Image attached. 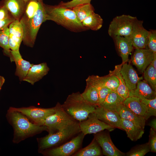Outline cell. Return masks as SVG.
<instances>
[{"label": "cell", "mask_w": 156, "mask_h": 156, "mask_svg": "<svg viewBox=\"0 0 156 156\" xmlns=\"http://www.w3.org/2000/svg\"><path fill=\"white\" fill-rule=\"evenodd\" d=\"M123 104L133 112L145 119L146 114V106L139 98L129 96L124 100Z\"/></svg>", "instance_id": "cb8c5ba5"}, {"label": "cell", "mask_w": 156, "mask_h": 156, "mask_svg": "<svg viewBox=\"0 0 156 156\" xmlns=\"http://www.w3.org/2000/svg\"><path fill=\"white\" fill-rule=\"evenodd\" d=\"M45 19L51 20L74 32L85 30L83 26L77 19L73 10L59 5H52L44 4Z\"/></svg>", "instance_id": "7a4b0ae2"}, {"label": "cell", "mask_w": 156, "mask_h": 156, "mask_svg": "<svg viewBox=\"0 0 156 156\" xmlns=\"http://www.w3.org/2000/svg\"><path fill=\"white\" fill-rule=\"evenodd\" d=\"M83 25L87 29L97 31L102 27L103 19L99 15L92 12L81 22Z\"/></svg>", "instance_id": "f1b7e54d"}, {"label": "cell", "mask_w": 156, "mask_h": 156, "mask_svg": "<svg viewBox=\"0 0 156 156\" xmlns=\"http://www.w3.org/2000/svg\"><path fill=\"white\" fill-rule=\"evenodd\" d=\"M94 112L100 120L114 128L121 129V118L118 112L108 110L100 106L96 107Z\"/></svg>", "instance_id": "9a60e30c"}, {"label": "cell", "mask_w": 156, "mask_h": 156, "mask_svg": "<svg viewBox=\"0 0 156 156\" xmlns=\"http://www.w3.org/2000/svg\"><path fill=\"white\" fill-rule=\"evenodd\" d=\"M9 44L11 50H19L23 36L22 26L19 21L16 20L9 26Z\"/></svg>", "instance_id": "5bb4252c"}, {"label": "cell", "mask_w": 156, "mask_h": 156, "mask_svg": "<svg viewBox=\"0 0 156 156\" xmlns=\"http://www.w3.org/2000/svg\"><path fill=\"white\" fill-rule=\"evenodd\" d=\"M26 3L24 0H2L0 5L4 6L15 20L20 21L24 12Z\"/></svg>", "instance_id": "ffe728a7"}, {"label": "cell", "mask_w": 156, "mask_h": 156, "mask_svg": "<svg viewBox=\"0 0 156 156\" xmlns=\"http://www.w3.org/2000/svg\"><path fill=\"white\" fill-rule=\"evenodd\" d=\"M129 96L152 99L156 97V92L145 80L142 79L138 82L135 90L129 92Z\"/></svg>", "instance_id": "44dd1931"}, {"label": "cell", "mask_w": 156, "mask_h": 156, "mask_svg": "<svg viewBox=\"0 0 156 156\" xmlns=\"http://www.w3.org/2000/svg\"><path fill=\"white\" fill-rule=\"evenodd\" d=\"M55 107V113L47 117L44 122L43 125L49 129V133L57 132L78 122L64 110L59 103Z\"/></svg>", "instance_id": "8992f818"}, {"label": "cell", "mask_w": 156, "mask_h": 156, "mask_svg": "<svg viewBox=\"0 0 156 156\" xmlns=\"http://www.w3.org/2000/svg\"><path fill=\"white\" fill-rule=\"evenodd\" d=\"M143 73L145 80L156 92V68L150 64L145 70Z\"/></svg>", "instance_id": "836d02e7"}, {"label": "cell", "mask_w": 156, "mask_h": 156, "mask_svg": "<svg viewBox=\"0 0 156 156\" xmlns=\"http://www.w3.org/2000/svg\"><path fill=\"white\" fill-rule=\"evenodd\" d=\"M147 47L153 53H156V31L150 29L148 36Z\"/></svg>", "instance_id": "74e56055"}, {"label": "cell", "mask_w": 156, "mask_h": 156, "mask_svg": "<svg viewBox=\"0 0 156 156\" xmlns=\"http://www.w3.org/2000/svg\"><path fill=\"white\" fill-rule=\"evenodd\" d=\"M15 19L4 6L0 5V31L8 27Z\"/></svg>", "instance_id": "d6a6232c"}, {"label": "cell", "mask_w": 156, "mask_h": 156, "mask_svg": "<svg viewBox=\"0 0 156 156\" xmlns=\"http://www.w3.org/2000/svg\"><path fill=\"white\" fill-rule=\"evenodd\" d=\"M148 125L150 126L155 131H156V119L154 118L149 123Z\"/></svg>", "instance_id": "60d3db41"}, {"label": "cell", "mask_w": 156, "mask_h": 156, "mask_svg": "<svg viewBox=\"0 0 156 156\" xmlns=\"http://www.w3.org/2000/svg\"><path fill=\"white\" fill-rule=\"evenodd\" d=\"M155 53L148 49H136L131 57L132 63L140 72L143 73L151 64Z\"/></svg>", "instance_id": "4fadbf2b"}, {"label": "cell", "mask_w": 156, "mask_h": 156, "mask_svg": "<svg viewBox=\"0 0 156 156\" xmlns=\"http://www.w3.org/2000/svg\"><path fill=\"white\" fill-rule=\"evenodd\" d=\"M25 2H26V3H27L28 2L30 1H31V0H24Z\"/></svg>", "instance_id": "ee69618b"}, {"label": "cell", "mask_w": 156, "mask_h": 156, "mask_svg": "<svg viewBox=\"0 0 156 156\" xmlns=\"http://www.w3.org/2000/svg\"><path fill=\"white\" fill-rule=\"evenodd\" d=\"M11 110L20 112L32 120L34 123L40 125H44L46 118L55 113V107L44 108L34 106L28 107L16 108L10 107Z\"/></svg>", "instance_id": "9c48e42d"}, {"label": "cell", "mask_w": 156, "mask_h": 156, "mask_svg": "<svg viewBox=\"0 0 156 156\" xmlns=\"http://www.w3.org/2000/svg\"><path fill=\"white\" fill-rule=\"evenodd\" d=\"M118 113L121 118L129 120L144 129L146 121L144 118L135 114L123 104Z\"/></svg>", "instance_id": "d4e9b609"}, {"label": "cell", "mask_w": 156, "mask_h": 156, "mask_svg": "<svg viewBox=\"0 0 156 156\" xmlns=\"http://www.w3.org/2000/svg\"><path fill=\"white\" fill-rule=\"evenodd\" d=\"M62 106L68 115L79 122L86 120L90 113L94 112L96 107L86 101L79 92L69 95Z\"/></svg>", "instance_id": "5b68a950"}, {"label": "cell", "mask_w": 156, "mask_h": 156, "mask_svg": "<svg viewBox=\"0 0 156 156\" xmlns=\"http://www.w3.org/2000/svg\"><path fill=\"white\" fill-rule=\"evenodd\" d=\"M44 4L42 1L35 12L24 14L19 21L23 31V43L28 47L34 46L39 28L46 21Z\"/></svg>", "instance_id": "3957f363"}, {"label": "cell", "mask_w": 156, "mask_h": 156, "mask_svg": "<svg viewBox=\"0 0 156 156\" xmlns=\"http://www.w3.org/2000/svg\"><path fill=\"white\" fill-rule=\"evenodd\" d=\"M122 64L117 65L112 71H109V74L116 76L118 79L119 85L116 92L121 97L125 99L129 97V92L126 86L124 80L120 73V70Z\"/></svg>", "instance_id": "4316f807"}, {"label": "cell", "mask_w": 156, "mask_h": 156, "mask_svg": "<svg viewBox=\"0 0 156 156\" xmlns=\"http://www.w3.org/2000/svg\"><path fill=\"white\" fill-rule=\"evenodd\" d=\"M9 34L8 27L0 31V47L3 49L4 54L10 57L11 49L9 44Z\"/></svg>", "instance_id": "e575fe53"}, {"label": "cell", "mask_w": 156, "mask_h": 156, "mask_svg": "<svg viewBox=\"0 0 156 156\" xmlns=\"http://www.w3.org/2000/svg\"><path fill=\"white\" fill-rule=\"evenodd\" d=\"M137 19L136 17L130 15L123 14L115 17L109 25L108 34L112 38L117 36L130 38Z\"/></svg>", "instance_id": "52a82bcc"}, {"label": "cell", "mask_w": 156, "mask_h": 156, "mask_svg": "<svg viewBox=\"0 0 156 156\" xmlns=\"http://www.w3.org/2000/svg\"><path fill=\"white\" fill-rule=\"evenodd\" d=\"M150 151L148 143L136 146L127 153V156H144Z\"/></svg>", "instance_id": "8d00e7d4"}, {"label": "cell", "mask_w": 156, "mask_h": 156, "mask_svg": "<svg viewBox=\"0 0 156 156\" xmlns=\"http://www.w3.org/2000/svg\"><path fill=\"white\" fill-rule=\"evenodd\" d=\"M94 138L100 146L103 155L106 156H124L126 154L119 150L113 144L109 134L100 132L94 134Z\"/></svg>", "instance_id": "8fae6325"}, {"label": "cell", "mask_w": 156, "mask_h": 156, "mask_svg": "<svg viewBox=\"0 0 156 156\" xmlns=\"http://www.w3.org/2000/svg\"><path fill=\"white\" fill-rule=\"evenodd\" d=\"M6 117L14 129L13 142L14 143L18 144L43 131L49 132L47 126L31 122L27 117L18 112L9 109Z\"/></svg>", "instance_id": "6da1fadb"}, {"label": "cell", "mask_w": 156, "mask_h": 156, "mask_svg": "<svg viewBox=\"0 0 156 156\" xmlns=\"http://www.w3.org/2000/svg\"><path fill=\"white\" fill-rule=\"evenodd\" d=\"M81 132L79 122H77L58 131L49 133L44 137L38 138V152L43 153L49 149L62 145Z\"/></svg>", "instance_id": "277c9868"}, {"label": "cell", "mask_w": 156, "mask_h": 156, "mask_svg": "<svg viewBox=\"0 0 156 156\" xmlns=\"http://www.w3.org/2000/svg\"><path fill=\"white\" fill-rule=\"evenodd\" d=\"M5 79L4 77L2 76H0V90H1V87L4 83Z\"/></svg>", "instance_id": "7bdbcfd3"}, {"label": "cell", "mask_w": 156, "mask_h": 156, "mask_svg": "<svg viewBox=\"0 0 156 156\" xmlns=\"http://www.w3.org/2000/svg\"><path fill=\"white\" fill-rule=\"evenodd\" d=\"M50 68L46 62L38 64H33L29 69L23 81L33 85L47 74Z\"/></svg>", "instance_id": "ac0fdd59"}, {"label": "cell", "mask_w": 156, "mask_h": 156, "mask_svg": "<svg viewBox=\"0 0 156 156\" xmlns=\"http://www.w3.org/2000/svg\"><path fill=\"white\" fill-rule=\"evenodd\" d=\"M81 94L83 99L89 104L95 106L99 105V99L98 92L92 86L86 83L84 91Z\"/></svg>", "instance_id": "f546056e"}, {"label": "cell", "mask_w": 156, "mask_h": 156, "mask_svg": "<svg viewBox=\"0 0 156 156\" xmlns=\"http://www.w3.org/2000/svg\"><path fill=\"white\" fill-rule=\"evenodd\" d=\"M92 0H72L67 2L61 1L58 5L65 8H72L77 5L90 3Z\"/></svg>", "instance_id": "f35d334b"}, {"label": "cell", "mask_w": 156, "mask_h": 156, "mask_svg": "<svg viewBox=\"0 0 156 156\" xmlns=\"http://www.w3.org/2000/svg\"><path fill=\"white\" fill-rule=\"evenodd\" d=\"M120 72L129 91L135 90L138 82L143 79L142 77H138L130 64L126 63L122 64Z\"/></svg>", "instance_id": "e0dca14e"}, {"label": "cell", "mask_w": 156, "mask_h": 156, "mask_svg": "<svg viewBox=\"0 0 156 156\" xmlns=\"http://www.w3.org/2000/svg\"><path fill=\"white\" fill-rule=\"evenodd\" d=\"M102 155L101 148L94 138L88 145L81 148L73 156H100Z\"/></svg>", "instance_id": "484cf974"}, {"label": "cell", "mask_w": 156, "mask_h": 156, "mask_svg": "<svg viewBox=\"0 0 156 156\" xmlns=\"http://www.w3.org/2000/svg\"><path fill=\"white\" fill-rule=\"evenodd\" d=\"M143 23L142 21L136 20L130 37L133 46L135 49H146L147 47L149 31L144 28Z\"/></svg>", "instance_id": "7c38bea8"}, {"label": "cell", "mask_w": 156, "mask_h": 156, "mask_svg": "<svg viewBox=\"0 0 156 156\" xmlns=\"http://www.w3.org/2000/svg\"><path fill=\"white\" fill-rule=\"evenodd\" d=\"M125 100L116 91H111L103 102L99 106L108 110L118 113Z\"/></svg>", "instance_id": "7402d4cb"}, {"label": "cell", "mask_w": 156, "mask_h": 156, "mask_svg": "<svg viewBox=\"0 0 156 156\" xmlns=\"http://www.w3.org/2000/svg\"><path fill=\"white\" fill-rule=\"evenodd\" d=\"M150 149V151L156 152V131L151 128L149 135V140L148 142Z\"/></svg>", "instance_id": "ab89813d"}, {"label": "cell", "mask_w": 156, "mask_h": 156, "mask_svg": "<svg viewBox=\"0 0 156 156\" xmlns=\"http://www.w3.org/2000/svg\"><path fill=\"white\" fill-rule=\"evenodd\" d=\"M86 83L92 86L97 90L99 97V105H100L104 101L108 94L112 90L100 83L94 75L89 76L86 79Z\"/></svg>", "instance_id": "83f0119b"}, {"label": "cell", "mask_w": 156, "mask_h": 156, "mask_svg": "<svg viewBox=\"0 0 156 156\" xmlns=\"http://www.w3.org/2000/svg\"><path fill=\"white\" fill-rule=\"evenodd\" d=\"M145 105L146 109V120L151 116H156V97L152 99H148L143 98H139Z\"/></svg>", "instance_id": "d590c367"}, {"label": "cell", "mask_w": 156, "mask_h": 156, "mask_svg": "<svg viewBox=\"0 0 156 156\" xmlns=\"http://www.w3.org/2000/svg\"><path fill=\"white\" fill-rule=\"evenodd\" d=\"M121 129L126 132L127 137L131 141H135L141 138L144 133V129L132 122L121 119Z\"/></svg>", "instance_id": "603a6c76"}, {"label": "cell", "mask_w": 156, "mask_h": 156, "mask_svg": "<svg viewBox=\"0 0 156 156\" xmlns=\"http://www.w3.org/2000/svg\"><path fill=\"white\" fill-rule=\"evenodd\" d=\"M85 135L81 132L70 140L43 152L49 156H73L81 147Z\"/></svg>", "instance_id": "ba28073f"}, {"label": "cell", "mask_w": 156, "mask_h": 156, "mask_svg": "<svg viewBox=\"0 0 156 156\" xmlns=\"http://www.w3.org/2000/svg\"><path fill=\"white\" fill-rule=\"evenodd\" d=\"M150 64L156 68V53L155 54Z\"/></svg>", "instance_id": "b9f144b4"}, {"label": "cell", "mask_w": 156, "mask_h": 156, "mask_svg": "<svg viewBox=\"0 0 156 156\" xmlns=\"http://www.w3.org/2000/svg\"><path fill=\"white\" fill-rule=\"evenodd\" d=\"M79 125L81 132L85 135L94 134L105 129L112 131L114 128L99 119L94 112L90 113L86 120L79 122Z\"/></svg>", "instance_id": "30bf717a"}, {"label": "cell", "mask_w": 156, "mask_h": 156, "mask_svg": "<svg viewBox=\"0 0 156 156\" xmlns=\"http://www.w3.org/2000/svg\"><path fill=\"white\" fill-rule=\"evenodd\" d=\"M11 62L14 61L16 64V68L15 75L18 77L20 81H23L30 68L33 64L24 60L19 52V50H10Z\"/></svg>", "instance_id": "2e32d148"}, {"label": "cell", "mask_w": 156, "mask_h": 156, "mask_svg": "<svg viewBox=\"0 0 156 156\" xmlns=\"http://www.w3.org/2000/svg\"><path fill=\"white\" fill-rule=\"evenodd\" d=\"M98 81L101 84L112 91H116L119 85L117 77L115 75L109 74L103 77L95 75Z\"/></svg>", "instance_id": "1f68e13d"}, {"label": "cell", "mask_w": 156, "mask_h": 156, "mask_svg": "<svg viewBox=\"0 0 156 156\" xmlns=\"http://www.w3.org/2000/svg\"><path fill=\"white\" fill-rule=\"evenodd\" d=\"M71 9L74 11L77 19L81 23L94 11V8L91 3L78 5Z\"/></svg>", "instance_id": "4dcf8cb0"}, {"label": "cell", "mask_w": 156, "mask_h": 156, "mask_svg": "<svg viewBox=\"0 0 156 156\" xmlns=\"http://www.w3.org/2000/svg\"><path fill=\"white\" fill-rule=\"evenodd\" d=\"M122 60V64L126 63L133 50V46L129 38L117 36L113 38Z\"/></svg>", "instance_id": "d6986e66"}]
</instances>
